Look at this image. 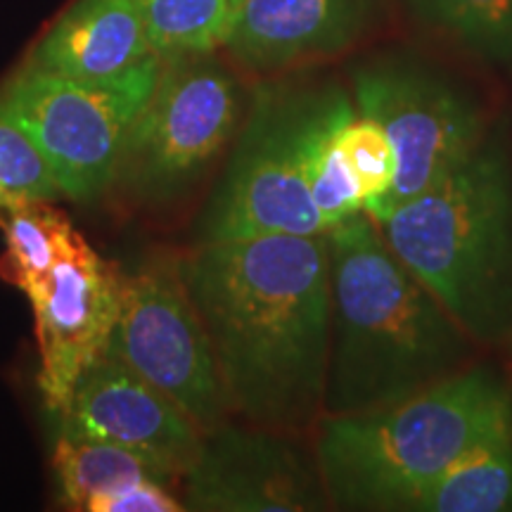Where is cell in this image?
<instances>
[{
    "instance_id": "1",
    "label": "cell",
    "mask_w": 512,
    "mask_h": 512,
    "mask_svg": "<svg viewBox=\"0 0 512 512\" xmlns=\"http://www.w3.org/2000/svg\"><path fill=\"white\" fill-rule=\"evenodd\" d=\"M183 275L233 418L311 432L323 418L332 335L328 235L195 242Z\"/></svg>"
},
{
    "instance_id": "2",
    "label": "cell",
    "mask_w": 512,
    "mask_h": 512,
    "mask_svg": "<svg viewBox=\"0 0 512 512\" xmlns=\"http://www.w3.org/2000/svg\"><path fill=\"white\" fill-rule=\"evenodd\" d=\"M332 335L323 415L387 408L475 363L448 316L366 211L328 233Z\"/></svg>"
},
{
    "instance_id": "3",
    "label": "cell",
    "mask_w": 512,
    "mask_h": 512,
    "mask_svg": "<svg viewBox=\"0 0 512 512\" xmlns=\"http://www.w3.org/2000/svg\"><path fill=\"white\" fill-rule=\"evenodd\" d=\"M508 425L512 384L475 361L387 408L323 415L313 456L330 508L408 512L446 467Z\"/></svg>"
},
{
    "instance_id": "4",
    "label": "cell",
    "mask_w": 512,
    "mask_h": 512,
    "mask_svg": "<svg viewBox=\"0 0 512 512\" xmlns=\"http://www.w3.org/2000/svg\"><path fill=\"white\" fill-rule=\"evenodd\" d=\"M384 242L477 342L512 339V143L482 138L456 169L377 221Z\"/></svg>"
},
{
    "instance_id": "5",
    "label": "cell",
    "mask_w": 512,
    "mask_h": 512,
    "mask_svg": "<svg viewBox=\"0 0 512 512\" xmlns=\"http://www.w3.org/2000/svg\"><path fill=\"white\" fill-rule=\"evenodd\" d=\"M344 93L337 86L261 83L195 242L328 233L306 181V155L313 133Z\"/></svg>"
},
{
    "instance_id": "6",
    "label": "cell",
    "mask_w": 512,
    "mask_h": 512,
    "mask_svg": "<svg viewBox=\"0 0 512 512\" xmlns=\"http://www.w3.org/2000/svg\"><path fill=\"white\" fill-rule=\"evenodd\" d=\"M245 112V88L216 50L164 60L155 93L126 140L112 188L131 207H176L233 145Z\"/></svg>"
},
{
    "instance_id": "7",
    "label": "cell",
    "mask_w": 512,
    "mask_h": 512,
    "mask_svg": "<svg viewBox=\"0 0 512 512\" xmlns=\"http://www.w3.org/2000/svg\"><path fill=\"white\" fill-rule=\"evenodd\" d=\"M162 64L152 55L114 79L81 81L24 62L0 86V114L41 147L64 197L95 202L112 190L126 140L155 93Z\"/></svg>"
},
{
    "instance_id": "8",
    "label": "cell",
    "mask_w": 512,
    "mask_h": 512,
    "mask_svg": "<svg viewBox=\"0 0 512 512\" xmlns=\"http://www.w3.org/2000/svg\"><path fill=\"white\" fill-rule=\"evenodd\" d=\"M105 354L169 396L207 434L233 418L214 349L183 275V254L157 249L121 283Z\"/></svg>"
},
{
    "instance_id": "9",
    "label": "cell",
    "mask_w": 512,
    "mask_h": 512,
    "mask_svg": "<svg viewBox=\"0 0 512 512\" xmlns=\"http://www.w3.org/2000/svg\"><path fill=\"white\" fill-rule=\"evenodd\" d=\"M354 105L387 131L396 152L392 190L368 214L375 223L456 169L491 128L463 88L408 57H382L358 67Z\"/></svg>"
},
{
    "instance_id": "10",
    "label": "cell",
    "mask_w": 512,
    "mask_h": 512,
    "mask_svg": "<svg viewBox=\"0 0 512 512\" xmlns=\"http://www.w3.org/2000/svg\"><path fill=\"white\" fill-rule=\"evenodd\" d=\"M185 484V510L316 512L330 510L313 448L299 434L228 420L202 434Z\"/></svg>"
},
{
    "instance_id": "11",
    "label": "cell",
    "mask_w": 512,
    "mask_h": 512,
    "mask_svg": "<svg viewBox=\"0 0 512 512\" xmlns=\"http://www.w3.org/2000/svg\"><path fill=\"white\" fill-rule=\"evenodd\" d=\"M124 273L74 233L53 268L27 292L41 356L38 387L50 413L62 415L72 392L110 344Z\"/></svg>"
},
{
    "instance_id": "12",
    "label": "cell",
    "mask_w": 512,
    "mask_h": 512,
    "mask_svg": "<svg viewBox=\"0 0 512 512\" xmlns=\"http://www.w3.org/2000/svg\"><path fill=\"white\" fill-rule=\"evenodd\" d=\"M60 418V437L117 444L159 460L185 477L202 432L169 396L119 358L102 354L83 370Z\"/></svg>"
},
{
    "instance_id": "13",
    "label": "cell",
    "mask_w": 512,
    "mask_h": 512,
    "mask_svg": "<svg viewBox=\"0 0 512 512\" xmlns=\"http://www.w3.org/2000/svg\"><path fill=\"white\" fill-rule=\"evenodd\" d=\"M375 17V0H240L223 48L245 72L278 76L347 53Z\"/></svg>"
},
{
    "instance_id": "14",
    "label": "cell",
    "mask_w": 512,
    "mask_h": 512,
    "mask_svg": "<svg viewBox=\"0 0 512 512\" xmlns=\"http://www.w3.org/2000/svg\"><path fill=\"white\" fill-rule=\"evenodd\" d=\"M152 55L136 0H74L38 38L27 64L69 79L105 81Z\"/></svg>"
},
{
    "instance_id": "15",
    "label": "cell",
    "mask_w": 512,
    "mask_h": 512,
    "mask_svg": "<svg viewBox=\"0 0 512 512\" xmlns=\"http://www.w3.org/2000/svg\"><path fill=\"white\" fill-rule=\"evenodd\" d=\"M53 470L62 501L74 510H86L93 498L121 494L145 482H183L171 467L145 453L95 439L57 437Z\"/></svg>"
},
{
    "instance_id": "16",
    "label": "cell",
    "mask_w": 512,
    "mask_h": 512,
    "mask_svg": "<svg viewBox=\"0 0 512 512\" xmlns=\"http://www.w3.org/2000/svg\"><path fill=\"white\" fill-rule=\"evenodd\" d=\"M512 510V425L446 467L408 512Z\"/></svg>"
},
{
    "instance_id": "17",
    "label": "cell",
    "mask_w": 512,
    "mask_h": 512,
    "mask_svg": "<svg viewBox=\"0 0 512 512\" xmlns=\"http://www.w3.org/2000/svg\"><path fill=\"white\" fill-rule=\"evenodd\" d=\"M425 27L494 69L512 72V0H406Z\"/></svg>"
},
{
    "instance_id": "18",
    "label": "cell",
    "mask_w": 512,
    "mask_h": 512,
    "mask_svg": "<svg viewBox=\"0 0 512 512\" xmlns=\"http://www.w3.org/2000/svg\"><path fill=\"white\" fill-rule=\"evenodd\" d=\"M0 226L5 233L0 275L22 292H27L53 268L76 233L67 214L57 211L53 202L0 209Z\"/></svg>"
},
{
    "instance_id": "19",
    "label": "cell",
    "mask_w": 512,
    "mask_h": 512,
    "mask_svg": "<svg viewBox=\"0 0 512 512\" xmlns=\"http://www.w3.org/2000/svg\"><path fill=\"white\" fill-rule=\"evenodd\" d=\"M354 110V98L344 93L313 133L309 155H306V181H309L313 204L328 230L366 211V195L337 136L339 124Z\"/></svg>"
},
{
    "instance_id": "20",
    "label": "cell",
    "mask_w": 512,
    "mask_h": 512,
    "mask_svg": "<svg viewBox=\"0 0 512 512\" xmlns=\"http://www.w3.org/2000/svg\"><path fill=\"white\" fill-rule=\"evenodd\" d=\"M136 5L162 60L223 48L233 12L230 0H136Z\"/></svg>"
},
{
    "instance_id": "21",
    "label": "cell",
    "mask_w": 512,
    "mask_h": 512,
    "mask_svg": "<svg viewBox=\"0 0 512 512\" xmlns=\"http://www.w3.org/2000/svg\"><path fill=\"white\" fill-rule=\"evenodd\" d=\"M60 183L27 131L0 114V209L31 202H57Z\"/></svg>"
},
{
    "instance_id": "22",
    "label": "cell",
    "mask_w": 512,
    "mask_h": 512,
    "mask_svg": "<svg viewBox=\"0 0 512 512\" xmlns=\"http://www.w3.org/2000/svg\"><path fill=\"white\" fill-rule=\"evenodd\" d=\"M339 145L366 195V214L380 207L396 178V152L387 131L356 110L339 124Z\"/></svg>"
},
{
    "instance_id": "23",
    "label": "cell",
    "mask_w": 512,
    "mask_h": 512,
    "mask_svg": "<svg viewBox=\"0 0 512 512\" xmlns=\"http://www.w3.org/2000/svg\"><path fill=\"white\" fill-rule=\"evenodd\" d=\"M88 512H183L185 505L174 494V486L145 482L114 496L93 498Z\"/></svg>"
},
{
    "instance_id": "24",
    "label": "cell",
    "mask_w": 512,
    "mask_h": 512,
    "mask_svg": "<svg viewBox=\"0 0 512 512\" xmlns=\"http://www.w3.org/2000/svg\"><path fill=\"white\" fill-rule=\"evenodd\" d=\"M238 3H240V0H230V8H235Z\"/></svg>"
}]
</instances>
